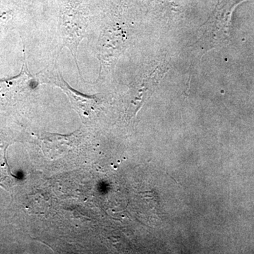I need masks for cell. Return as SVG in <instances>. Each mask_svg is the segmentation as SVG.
<instances>
[{
	"mask_svg": "<svg viewBox=\"0 0 254 254\" xmlns=\"http://www.w3.org/2000/svg\"><path fill=\"white\" fill-rule=\"evenodd\" d=\"M238 4L237 0H224L199 31L202 48L213 49L225 43L229 36L232 11Z\"/></svg>",
	"mask_w": 254,
	"mask_h": 254,
	"instance_id": "6da1fadb",
	"label": "cell"
},
{
	"mask_svg": "<svg viewBox=\"0 0 254 254\" xmlns=\"http://www.w3.org/2000/svg\"><path fill=\"white\" fill-rule=\"evenodd\" d=\"M42 80L63 89L69 97L73 106L78 110V113L83 119H91L96 113V98L86 96L73 90L63 79L58 70L44 71V74L42 75Z\"/></svg>",
	"mask_w": 254,
	"mask_h": 254,
	"instance_id": "7a4b0ae2",
	"label": "cell"
}]
</instances>
